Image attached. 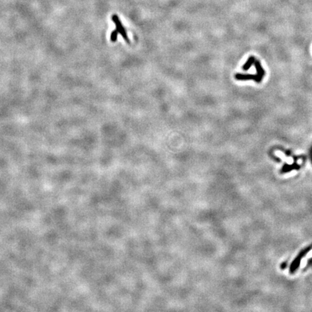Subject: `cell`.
<instances>
[{
	"instance_id": "cell-5",
	"label": "cell",
	"mask_w": 312,
	"mask_h": 312,
	"mask_svg": "<svg viewBox=\"0 0 312 312\" xmlns=\"http://www.w3.org/2000/svg\"><path fill=\"white\" fill-rule=\"evenodd\" d=\"M255 61H256L255 57H253V56H251L250 57H249V59H248L247 61L245 62V64L243 65L242 69L244 70V71H247V70H249V69L251 68V67H252L253 65H254Z\"/></svg>"
},
{
	"instance_id": "cell-2",
	"label": "cell",
	"mask_w": 312,
	"mask_h": 312,
	"mask_svg": "<svg viewBox=\"0 0 312 312\" xmlns=\"http://www.w3.org/2000/svg\"><path fill=\"white\" fill-rule=\"evenodd\" d=\"M254 66H255L256 70H257V83H260L263 79L264 76L265 75V72L264 69L262 68L261 63L258 60H256L254 62Z\"/></svg>"
},
{
	"instance_id": "cell-1",
	"label": "cell",
	"mask_w": 312,
	"mask_h": 312,
	"mask_svg": "<svg viewBox=\"0 0 312 312\" xmlns=\"http://www.w3.org/2000/svg\"><path fill=\"white\" fill-rule=\"evenodd\" d=\"M112 21H113V23L115 24L116 30H117V31L119 32V33H120V35L122 36L123 38L124 39V41H126V42H127L128 44H129V43H130V41H129V37H128L127 33H126L125 28H124V27L123 26L122 23H121V20H119V17H118V15H113V16H112Z\"/></svg>"
},
{
	"instance_id": "cell-3",
	"label": "cell",
	"mask_w": 312,
	"mask_h": 312,
	"mask_svg": "<svg viewBox=\"0 0 312 312\" xmlns=\"http://www.w3.org/2000/svg\"><path fill=\"white\" fill-rule=\"evenodd\" d=\"M235 79L237 80H253L255 81L256 82H257V74L256 75H252V74H241V73H237V74L235 75Z\"/></svg>"
},
{
	"instance_id": "cell-4",
	"label": "cell",
	"mask_w": 312,
	"mask_h": 312,
	"mask_svg": "<svg viewBox=\"0 0 312 312\" xmlns=\"http://www.w3.org/2000/svg\"><path fill=\"white\" fill-rule=\"evenodd\" d=\"M306 252H307V251L306 250V251H304V252L301 253V254H299L297 258L295 260H294V262H293L292 265H291V267H290V271L291 272H293L294 270H296L298 268V267L299 264H300L301 260L302 257H303V256H304V254H306Z\"/></svg>"
},
{
	"instance_id": "cell-6",
	"label": "cell",
	"mask_w": 312,
	"mask_h": 312,
	"mask_svg": "<svg viewBox=\"0 0 312 312\" xmlns=\"http://www.w3.org/2000/svg\"><path fill=\"white\" fill-rule=\"evenodd\" d=\"M118 34H119V32L117 31V30H114L113 31H112L111 34V41L112 42H116L117 41L118 38Z\"/></svg>"
}]
</instances>
